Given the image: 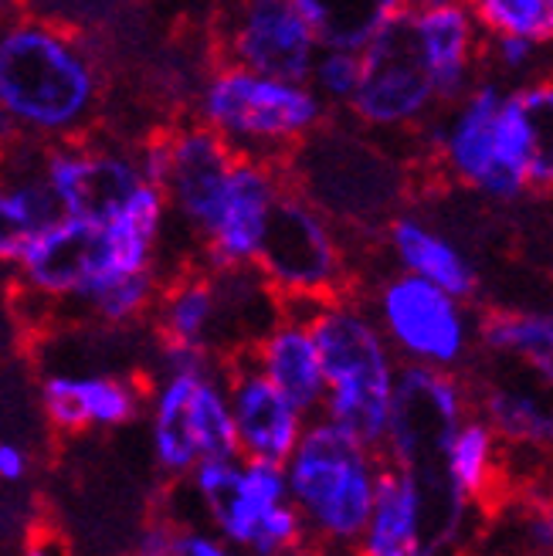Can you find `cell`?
<instances>
[{"label":"cell","mask_w":553,"mask_h":556,"mask_svg":"<svg viewBox=\"0 0 553 556\" xmlns=\"http://www.w3.org/2000/svg\"><path fill=\"white\" fill-rule=\"evenodd\" d=\"M361 86L347 105L350 119L361 129L374 136L422 132L445 109L404 17L380 27L361 48Z\"/></svg>","instance_id":"obj_8"},{"label":"cell","mask_w":553,"mask_h":556,"mask_svg":"<svg viewBox=\"0 0 553 556\" xmlns=\"http://www.w3.org/2000/svg\"><path fill=\"white\" fill-rule=\"evenodd\" d=\"M244 353L306 417L323 410V359L302 302H282V313Z\"/></svg>","instance_id":"obj_18"},{"label":"cell","mask_w":553,"mask_h":556,"mask_svg":"<svg viewBox=\"0 0 553 556\" xmlns=\"http://www.w3.org/2000/svg\"><path fill=\"white\" fill-rule=\"evenodd\" d=\"M32 471V455L17 441H0V485H17Z\"/></svg>","instance_id":"obj_37"},{"label":"cell","mask_w":553,"mask_h":556,"mask_svg":"<svg viewBox=\"0 0 553 556\" xmlns=\"http://www.w3.org/2000/svg\"><path fill=\"white\" fill-rule=\"evenodd\" d=\"M225 387L235 417L238 455L286 462L310 417L248 359V353L225 359Z\"/></svg>","instance_id":"obj_15"},{"label":"cell","mask_w":553,"mask_h":556,"mask_svg":"<svg viewBox=\"0 0 553 556\" xmlns=\"http://www.w3.org/2000/svg\"><path fill=\"white\" fill-rule=\"evenodd\" d=\"M361 51L353 48H319L313 68L306 75V81L313 86V92L334 109V113H347V105L361 86Z\"/></svg>","instance_id":"obj_31"},{"label":"cell","mask_w":553,"mask_h":556,"mask_svg":"<svg viewBox=\"0 0 553 556\" xmlns=\"http://www.w3.org/2000/svg\"><path fill=\"white\" fill-rule=\"evenodd\" d=\"M282 468L310 546L356 549L370 516L384 455L337 421L313 414Z\"/></svg>","instance_id":"obj_3"},{"label":"cell","mask_w":553,"mask_h":556,"mask_svg":"<svg viewBox=\"0 0 553 556\" xmlns=\"http://www.w3.org/2000/svg\"><path fill=\"white\" fill-rule=\"evenodd\" d=\"M38 156L41 143L38 153L27 160L24 136L0 150V262L4 265H14L24 248L62 214L41 177Z\"/></svg>","instance_id":"obj_19"},{"label":"cell","mask_w":553,"mask_h":556,"mask_svg":"<svg viewBox=\"0 0 553 556\" xmlns=\"http://www.w3.org/2000/svg\"><path fill=\"white\" fill-rule=\"evenodd\" d=\"M479 417L516 452H553V387L495 380L479 391Z\"/></svg>","instance_id":"obj_23"},{"label":"cell","mask_w":553,"mask_h":556,"mask_svg":"<svg viewBox=\"0 0 553 556\" xmlns=\"http://www.w3.org/2000/svg\"><path fill=\"white\" fill-rule=\"evenodd\" d=\"M221 62L306 81L319 41L292 0H228L217 17Z\"/></svg>","instance_id":"obj_12"},{"label":"cell","mask_w":553,"mask_h":556,"mask_svg":"<svg viewBox=\"0 0 553 556\" xmlns=\"http://www.w3.org/2000/svg\"><path fill=\"white\" fill-rule=\"evenodd\" d=\"M286 498H289V485H286L282 462L238 455L231 485L204 509V516L211 519L214 533L228 543V549L248 553L268 513L279 503H286Z\"/></svg>","instance_id":"obj_22"},{"label":"cell","mask_w":553,"mask_h":556,"mask_svg":"<svg viewBox=\"0 0 553 556\" xmlns=\"http://www.w3.org/2000/svg\"><path fill=\"white\" fill-rule=\"evenodd\" d=\"M286 163L238 156L231 160L228 180L221 187L214 217L198 241V258L204 271H228L255 265L275 204L286 193Z\"/></svg>","instance_id":"obj_11"},{"label":"cell","mask_w":553,"mask_h":556,"mask_svg":"<svg viewBox=\"0 0 553 556\" xmlns=\"http://www.w3.org/2000/svg\"><path fill=\"white\" fill-rule=\"evenodd\" d=\"M516 543L523 553L553 556V495L527 492L516 503Z\"/></svg>","instance_id":"obj_32"},{"label":"cell","mask_w":553,"mask_h":556,"mask_svg":"<svg viewBox=\"0 0 553 556\" xmlns=\"http://www.w3.org/2000/svg\"><path fill=\"white\" fill-rule=\"evenodd\" d=\"M326 123L299 143V150L323 160V166L286 160L289 184L323 207L340 228L361 225L364 217H391V207L398 204V163L387 160L374 143L337 139Z\"/></svg>","instance_id":"obj_9"},{"label":"cell","mask_w":553,"mask_h":556,"mask_svg":"<svg viewBox=\"0 0 553 556\" xmlns=\"http://www.w3.org/2000/svg\"><path fill=\"white\" fill-rule=\"evenodd\" d=\"M255 268L282 302H316L350 289L340 225L292 184L275 204Z\"/></svg>","instance_id":"obj_6"},{"label":"cell","mask_w":553,"mask_h":556,"mask_svg":"<svg viewBox=\"0 0 553 556\" xmlns=\"http://www.w3.org/2000/svg\"><path fill=\"white\" fill-rule=\"evenodd\" d=\"M476 343L519 364V370L553 387V313L489 309L476 319Z\"/></svg>","instance_id":"obj_25"},{"label":"cell","mask_w":553,"mask_h":556,"mask_svg":"<svg viewBox=\"0 0 553 556\" xmlns=\"http://www.w3.org/2000/svg\"><path fill=\"white\" fill-rule=\"evenodd\" d=\"M193 116L238 156L286 163L302 139L334 116V109L313 92L310 81L217 62L201 81Z\"/></svg>","instance_id":"obj_5"},{"label":"cell","mask_w":553,"mask_h":556,"mask_svg":"<svg viewBox=\"0 0 553 556\" xmlns=\"http://www.w3.org/2000/svg\"><path fill=\"white\" fill-rule=\"evenodd\" d=\"M231 160L235 150L198 119L171 132V170L163 193L171 204V220H177L193 241H201L211 225Z\"/></svg>","instance_id":"obj_17"},{"label":"cell","mask_w":553,"mask_h":556,"mask_svg":"<svg viewBox=\"0 0 553 556\" xmlns=\"http://www.w3.org/2000/svg\"><path fill=\"white\" fill-rule=\"evenodd\" d=\"M306 17L319 48L361 51L380 27L398 21L407 0H292Z\"/></svg>","instance_id":"obj_27"},{"label":"cell","mask_w":553,"mask_h":556,"mask_svg":"<svg viewBox=\"0 0 553 556\" xmlns=\"http://www.w3.org/2000/svg\"><path fill=\"white\" fill-rule=\"evenodd\" d=\"M187 425L198 458H231L238 455L235 417L225 387V364L193 377L190 401H187Z\"/></svg>","instance_id":"obj_28"},{"label":"cell","mask_w":553,"mask_h":556,"mask_svg":"<svg viewBox=\"0 0 553 556\" xmlns=\"http://www.w3.org/2000/svg\"><path fill=\"white\" fill-rule=\"evenodd\" d=\"M530 136V190H553V75L516 86Z\"/></svg>","instance_id":"obj_29"},{"label":"cell","mask_w":553,"mask_h":556,"mask_svg":"<svg viewBox=\"0 0 553 556\" xmlns=\"http://www.w3.org/2000/svg\"><path fill=\"white\" fill-rule=\"evenodd\" d=\"M422 132L455 184L489 201H516L530 190V136L516 89L476 78Z\"/></svg>","instance_id":"obj_4"},{"label":"cell","mask_w":553,"mask_h":556,"mask_svg":"<svg viewBox=\"0 0 553 556\" xmlns=\"http://www.w3.org/2000/svg\"><path fill=\"white\" fill-rule=\"evenodd\" d=\"M204 374V370H201ZM198 374H167L160 370V380L147 394V421H150V452L153 465L163 479H187V471L198 465L190 425H187V401Z\"/></svg>","instance_id":"obj_26"},{"label":"cell","mask_w":553,"mask_h":556,"mask_svg":"<svg viewBox=\"0 0 553 556\" xmlns=\"http://www.w3.org/2000/svg\"><path fill=\"white\" fill-rule=\"evenodd\" d=\"M441 479L473 509L486 506L503 479V441L479 414H465L441 448Z\"/></svg>","instance_id":"obj_24"},{"label":"cell","mask_w":553,"mask_h":556,"mask_svg":"<svg viewBox=\"0 0 553 556\" xmlns=\"http://www.w3.org/2000/svg\"><path fill=\"white\" fill-rule=\"evenodd\" d=\"M0 14H8V0H0Z\"/></svg>","instance_id":"obj_38"},{"label":"cell","mask_w":553,"mask_h":556,"mask_svg":"<svg viewBox=\"0 0 553 556\" xmlns=\"http://www.w3.org/2000/svg\"><path fill=\"white\" fill-rule=\"evenodd\" d=\"M38 163L59 211L89 220H105L109 214H116L129 190L143 180L133 150L81 136L41 143Z\"/></svg>","instance_id":"obj_13"},{"label":"cell","mask_w":553,"mask_h":556,"mask_svg":"<svg viewBox=\"0 0 553 556\" xmlns=\"http://www.w3.org/2000/svg\"><path fill=\"white\" fill-rule=\"evenodd\" d=\"M364 556H422L425 553V489L418 476L384 462L370 516L356 543Z\"/></svg>","instance_id":"obj_20"},{"label":"cell","mask_w":553,"mask_h":556,"mask_svg":"<svg viewBox=\"0 0 553 556\" xmlns=\"http://www.w3.org/2000/svg\"><path fill=\"white\" fill-rule=\"evenodd\" d=\"M401 17L435 81L438 102L452 105L476 81L486 41L468 0H407Z\"/></svg>","instance_id":"obj_14"},{"label":"cell","mask_w":553,"mask_h":556,"mask_svg":"<svg viewBox=\"0 0 553 556\" xmlns=\"http://www.w3.org/2000/svg\"><path fill=\"white\" fill-rule=\"evenodd\" d=\"M384 241L387 252L394 255L401 271L422 275L428 282L441 286L445 292L473 302L479 292V271L468 262L462 248L431 228L418 214H391L384 220Z\"/></svg>","instance_id":"obj_21"},{"label":"cell","mask_w":553,"mask_h":556,"mask_svg":"<svg viewBox=\"0 0 553 556\" xmlns=\"http://www.w3.org/2000/svg\"><path fill=\"white\" fill-rule=\"evenodd\" d=\"M306 546H310L306 526H302V516L292 506V498H286V503H279L268 513V519L262 522V530H259V536H255V543L248 553H255V556H286V553H299Z\"/></svg>","instance_id":"obj_33"},{"label":"cell","mask_w":553,"mask_h":556,"mask_svg":"<svg viewBox=\"0 0 553 556\" xmlns=\"http://www.w3.org/2000/svg\"><path fill=\"white\" fill-rule=\"evenodd\" d=\"M102 105V68L78 35L32 14H0V109L35 143L86 136Z\"/></svg>","instance_id":"obj_1"},{"label":"cell","mask_w":553,"mask_h":556,"mask_svg":"<svg viewBox=\"0 0 553 556\" xmlns=\"http://www.w3.org/2000/svg\"><path fill=\"white\" fill-rule=\"evenodd\" d=\"M367 305L401 364L458 370L476 346V316L468 302L422 275L398 268L380 278Z\"/></svg>","instance_id":"obj_7"},{"label":"cell","mask_w":553,"mask_h":556,"mask_svg":"<svg viewBox=\"0 0 553 556\" xmlns=\"http://www.w3.org/2000/svg\"><path fill=\"white\" fill-rule=\"evenodd\" d=\"M482 35H519L553 48V0H468Z\"/></svg>","instance_id":"obj_30"},{"label":"cell","mask_w":553,"mask_h":556,"mask_svg":"<svg viewBox=\"0 0 553 556\" xmlns=\"http://www.w3.org/2000/svg\"><path fill=\"white\" fill-rule=\"evenodd\" d=\"M546 45H537L519 35H486L482 59H489L503 75H533L543 62Z\"/></svg>","instance_id":"obj_34"},{"label":"cell","mask_w":553,"mask_h":556,"mask_svg":"<svg viewBox=\"0 0 553 556\" xmlns=\"http://www.w3.org/2000/svg\"><path fill=\"white\" fill-rule=\"evenodd\" d=\"M302 309L326 377L319 414L380 452L401 370L398 353L380 332L367 299L353 295V289L302 302Z\"/></svg>","instance_id":"obj_2"},{"label":"cell","mask_w":553,"mask_h":556,"mask_svg":"<svg viewBox=\"0 0 553 556\" xmlns=\"http://www.w3.org/2000/svg\"><path fill=\"white\" fill-rule=\"evenodd\" d=\"M41 410L62 434L116 431L147 410V391L140 380L123 374L48 370L41 377Z\"/></svg>","instance_id":"obj_16"},{"label":"cell","mask_w":553,"mask_h":556,"mask_svg":"<svg viewBox=\"0 0 553 556\" xmlns=\"http://www.w3.org/2000/svg\"><path fill=\"white\" fill-rule=\"evenodd\" d=\"M228 543L217 533L198 530V526H184V522H171V543H167V556H228Z\"/></svg>","instance_id":"obj_35"},{"label":"cell","mask_w":553,"mask_h":556,"mask_svg":"<svg viewBox=\"0 0 553 556\" xmlns=\"http://www.w3.org/2000/svg\"><path fill=\"white\" fill-rule=\"evenodd\" d=\"M473 407V394L455 370L401 364L391 417L380 441L384 462L401 465L414 476H438L441 448Z\"/></svg>","instance_id":"obj_10"},{"label":"cell","mask_w":553,"mask_h":556,"mask_svg":"<svg viewBox=\"0 0 553 556\" xmlns=\"http://www.w3.org/2000/svg\"><path fill=\"white\" fill-rule=\"evenodd\" d=\"M133 160L140 166V177L163 187L171 170V132H153L133 147Z\"/></svg>","instance_id":"obj_36"}]
</instances>
